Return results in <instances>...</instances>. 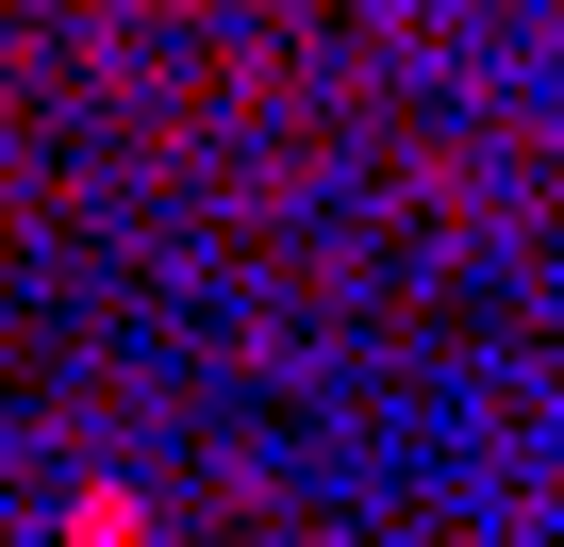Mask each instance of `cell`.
I'll use <instances>...</instances> for the list:
<instances>
[{
  "label": "cell",
  "instance_id": "1",
  "mask_svg": "<svg viewBox=\"0 0 564 547\" xmlns=\"http://www.w3.org/2000/svg\"><path fill=\"white\" fill-rule=\"evenodd\" d=\"M67 547H133V497H84V514H67Z\"/></svg>",
  "mask_w": 564,
  "mask_h": 547
}]
</instances>
